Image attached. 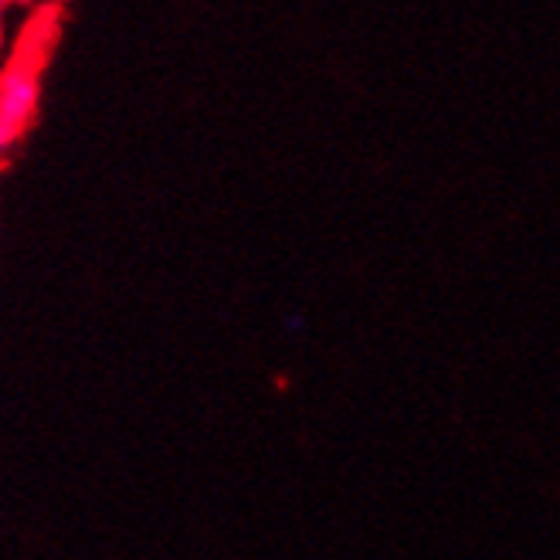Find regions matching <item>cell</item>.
Instances as JSON below:
<instances>
[{
    "instance_id": "1",
    "label": "cell",
    "mask_w": 560,
    "mask_h": 560,
    "mask_svg": "<svg viewBox=\"0 0 560 560\" xmlns=\"http://www.w3.org/2000/svg\"><path fill=\"white\" fill-rule=\"evenodd\" d=\"M38 109V69L31 61H14L0 75V153H4Z\"/></svg>"
}]
</instances>
